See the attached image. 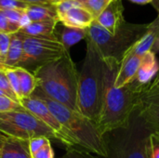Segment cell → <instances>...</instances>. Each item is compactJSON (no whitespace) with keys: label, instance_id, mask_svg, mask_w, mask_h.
<instances>
[{"label":"cell","instance_id":"10","mask_svg":"<svg viewBox=\"0 0 159 158\" xmlns=\"http://www.w3.org/2000/svg\"><path fill=\"white\" fill-rule=\"evenodd\" d=\"M136 113L152 132L157 131L159 127V89L143 93Z\"/></svg>","mask_w":159,"mask_h":158},{"label":"cell","instance_id":"33","mask_svg":"<svg viewBox=\"0 0 159 158\" xmlns=\"http://www.w3.org/2000/svg\"><path fill=\"white\" fill-rule=\"evenodd\" d=\"M157 89H159V72L158 74H157V76L154 78V80L152 81L151 85L145 90V92H152V91H155V90H157Z\"/></svg>","mask_w":159,"mask_h":158},{"label":"cell","instance_id":"24","mask_svg":"<svg viewBox=\"0 0 159 158\" xmlns=\"http://www.w3.org/2000/svg\"><path fill=\"white\" fill-rule=\"evenodd\" d=\"M27 111L20 102H15L7 96H0V113L24 112Z\"/></svg>","mask_w":159,"mask_h":158},{"label":"cell","instance_id":"17","mask_svg":"<svg viewBox=\"0 0 159 158\" xmlns=\"http://www.w3.org/2000/svg\"><path fill=\"white\" fill-rule=\"evenodd\" d=\"M159 35V15L149 24L142 38L129 49L132 53L143 56L151 50L157 37Z\"/></svg>","mask_w":159,"mask_h":158},{"label":"cell","instance_id":"27","mask_svg":"<svg viewBox=\"0 0 159 158\" xmlns=\"http://www.w3.org/2000/svg\"><path fill=\"white\" fill-rule=\"evenodd\" d=\"M20 28L19 25L13 24L10 21H8V20L4 15L3 11L0 10V32L8 34H12L18 33L20 31Z\"/></svg>","mask_w":159,"mask_h":158},{"label":"cell","instance_id":"36","mask_svg":"<svg viewBox=\"0 0 159 158\" xmlns=\"http://www.w3.org/2000/svg\"><path fill=\"white\" fill-rule=\"evenodd\" d=\"M151 51L153 53H155V54L159 52V35L157 37V39H156V41H155V43H154V45H153V47L151 48Z\"/></svg>","mask_w":159,"mask_h":158},{"label":"cell","instance_id":"28","mask_svg":"<svg viewBox=\"0 0 159 158\" xmlns=\"http://www.w3.org/2000/svg\"><path fill=\"white\" fill-rule=\"evenodd\" d=\"M79 6H81V4L77 0H63L60 2L59 4L56 5V12L59 19L73 7H79Z\"/></svg>","mask_w":159,"mask_h":158},{"label":"cell","instance_id":"22","mask_svg":"<svg viewBox=\"0 0 159 158\" xmlns=\"http://www.w3.org/2000/svg\"><path fill=\"white\" fill-rule=\"evenodd\" d=\"M112 0H81V6L85 7L91 15L96 18L103 11V9L111 3Z\"/></svg>","mask_w":159,"mask_h":158},{"label":"cell","instance_id":"32","mask_svg":"<svg viewBox=\"0 0 159 158\" xmlns=\"http://www.w3.org/2000/svg\"><path fill=\"white\" fill-rule=\"evenodd\" d=\"M2 11L4 15L6 16V18L8 20V21L17 25H19L22 15L25 13V9H7V10H2Z\"/></svg>","mask_w":159,"mask_h":158},{"label":"cell","instance_id":"2","mask_svg":"<svg viewBox=\"0 0 159 158\" xmlns=\"http://www.w3.org/2000/svg\"><path fill=\"white\" fill-rule=\"evenodd\" d=\"M37 88L48 99L77 111L78 72L69 51L34 73Z\"/></svg>","mask_w":159,"mask_h":158},{"label":"cell","instance_id":"25","mask_svg":"<svg viewBox=\"0 0 159 158\" xmlns=\"http://www.w3.org/2000/svg\"><path fill=\"white\" fill-rule=\"evenodd\" d=\"M0 90L3 91L6 96L9 97L10 99L14 100L15 102H20V101L18 100V98L16 97V95L13 93V91L11 89L7 76L6 72L3 68H0Z\"/></svg>","mask_w":159,"mask_h":158},{"label":"cell","instance_id":"16","mask_svg":"<svg viewBox=\"0 0 159 158\" xmlns=\"http://www.w3.org/2000/svg\"><path fill=\"white\" fill-rule=\"evenodd\" d=\"M0 158H31L29 141L7 137L0 147Z\"/></svg>","mask_w":159,"mask_h":158},{"label":"cell","instance_id":"1","mask_svg":"<svg viewBox=\"0 0 159 158\" xmlns=\"http://www.w3.org/2000/svg\"><path fill=\"white\" fill-rule=\"evenodd\" d=\"M105 74L102 103L97 127L105 136L116 130L125 129L137 110L143 93L147 89L140 86L135 79L122 88L115 87L116 76L120 63L112 58H104Z\"/></svg>","mask_w":159,"mask_h":158},{"label":"cell","instance_id":"30","mask_svg":"<svg viewBox=\"0 0 159 158\" xmlns=\"http://www.w3.org/2000/svg\"><path fill=\"white\" fill-rule=\"evenodd\" d=\"M60 158H98L91 155V153L85 150H79L75 147L68 148L67 152Z\"/></svg>","mask_w":159,"mask_h":158},{"label":"cell","instance_id":"29","mask_svg":"<svg viewBox=\"0 0 159 158\" xmlns=\"http://www.w3.org/2000/svg\"><path fill=\"white\" fill-rule=\"evenodd\" d=\"M11 40V34L0 32V64L6 58Z\"/></svg>","mask_w":159,"mask_h":158},{"label":"cell","instance_id":"19","mask_svg":"<svg viewBox=\"0 0 159 158\" xmlns=\"http://www.w3.org/2000/svg\"><path fill=\"white\" fill-rule=\"evenodd\" d=\"M23 54V42L21 34L18 32L11 34L10 45L6 55L5 60L0 64V66L14 68L17 67L19 62L20 61Z\"/></svg>","mask_w":159,"mask_h":158},{"label":"cell","instance_id":"15","mask_svg":"<svg viewBox=\"0 0 159 158\" xmlns=\"http://www.w3.org/2000/svg\"><path fill=\"white\" fill-rule=\"evenodd\" d=\"M60 22L65 26L88 29L95 20L94 17L82 6L73 7L59 19Z\"/></svg>","mask_w":159,"mask_h":158},{"label":"cell","instance_id":"40","mask_svg":"<svg viewBox=\"0 0 159 158\" xmlns=\"http://www.w3.org/2000/svg\"><path fill=\"white\" fill-rule=\"evenodd\" d=\"M49 1H50V3H51L52 5L56 6L57 4H59L60 2H61V1H63V0H49Z\"/></svg>","mask_w":159,"mask_h":158},{"label":"cell","instance_id":"23","mask_svg":"<svg viewBox=\"0 0 159 158\" xmlns=\"http://www.w3.org/2000/svg\"><path fill=\"white\" fill-rule=\"evenodd\" d=\"M0 68H3L5 70L6 74L8 79V82H9V85L11 87V89H12L13 93L16 95V97L18 98V100L20 102L22 99V95H21V91H20L19 76H18V74H17L15 68H8V67H4V66H0Z\"/></svg>","mask_w":159,"mask_h":158},{"label":"cell","instance_id":"5","mask_svg":"<svg viewBox=\"0 0 159 158\" xmlns=\"http://www.w3.org/2000/svg\"><path fill=\"white\" fill-rule=\"evenodd\" d=\"M147 24H133L125 21L118 31L112 34L96 20L88 28L87 37L90 39L103 58H112L121 63L128 51L142 38Z\"/></svg>","mask_w":159,"mask_h":158},{"label":"cell","instance_id":"35","mask_svg":"<svg viewBox=\"0 0 159 158\" xmlns=\"http://www.w3.org/2000/svg\"><path fill=\"white\" fill-rule=\"evenodd\" d=\"M31 23V20H30V19H29V17L27 16V14H26V12L22 15V17H21V19H20V23H19V25H20V29H22V28H24L25 26H27L28 24H30Z\"/></svg>","mask_w":159,"mask_h":158},{"label":"cell","instance_id":"14","mask_svg":"<svg viewBox=\"0 0 159 158\" xmlns=\"http://www.w3.org/2000/svg\"><path fill=\"white\" fill-rule=\"evenodd\" d=\"M88 35V29H79L65 26L61 22H58L54 30L55 38L63 46L66 51L80 42L83 39H86Z\"/></svg>","mask_w":159,"mask_h":158},{"label":"cell","instance_id":"26","mask_svg":"<svg viewBox=\"0 0 159 158\" xmlns=\"http://www.w3.org/2000/svg\"><path fill=\"white\" fill-rule=\"evenodd\" d=\"M31 158H55L50 140H48L39 149L31 154Z\"/></svg>","mask_w":159,"mask_h":158},{"label":"cell","instance_id":"4","mask_svg":"<svg viewBox=\"0 0 159 158\" xmlns=\"http://www.w3.org/2000/svg\"><path fill=\"white\" fill-rule=\"evenodd\" d=\"M33 95L46 102L53 115L57 118L75 145L99 156L108 157L109 150L104 138L105 136L101 133L93 121L81 113L71 110L66 106L48 99L38 88L34 90Z\"/></svg>","mask_w":159,"mask_h":158},{"label":"cell","instance_id":"39","mask_svg":"<svg viewBox=\"0 0 159 158\" xmlns=\"http://www.w3.org/2000/svg\"><path fill=\"white\" fill-rule=\"evenodd\" d=\"M7 137H8V136H7L6 134L2 133V132L0 131V147H1V145L3 144V142L7 140Z\"/></svg>","mask_w":159,"mask_h":158},{"label":"cell","instance_id":"12","mask_svg":"<svg viewBox=\"0 0 159 158\" xmlns=\"http://www.w3.org/2000/svg\"><path fill=\"white\" fill-rule=\"evenodd\" d=\"M141 60L142 56L134 54L130 50L128 51V53L123 58L116 74L115 80L116 88H119L125 87L135 79L138 69L140 67Z\"/></svg>","mask_w":159,"mask_h":158},{"label":"cell","instance_id":"37","mask_svg":"<svg viewBox=\"0 0 159 158\" xmlns=\"http://www.w3.org/2000/svg\"><path fill=\"white\" fill-rule=\"evenodd\" d=\"M129 1L135 4H139V5H145V4H149L152 2V0H129Z\"/></svg>","mask_w":159,"mask_h":158},{"label":"cell","instance_id":"3","mask_svg":"<svg viewBox=\"0 0 159 158\" xmlns=\"http://www.w3.org/2000/svg\"><path fill=\"white\" fill-rule=\"evenodd\" d=\"M86 41V56L78 73L77 109L97 125L102 103L105 61L94 43L88 37Z\"/></svg>","mask_w":159,"mask_h":158},{"label":"cell","instance_id":"11","mask_svg":"<svg viewBox=\"0 0 159 158\" xmlns=\"http://www.w3.org/2000/svg\"><path fill=\"white\" fill-rule=\"evenodd\" d=\"M124 7L122 0H112L103 11L96 18L97 23L108 31L110 34H116L121 25L126 21L124 20Z\"/></svg>","mask_w":159,"mask_h":158},{"label":"cell","instance_id":"13","mask_svg":"<svg viewBox=\"0 0 159 158\" xmlns=\"http://www.w3.org/2000/svg\"><path fill=\"white\" fill-rule=\"evenodd\" d=\"M159 72V62L156 54L151 50L142 56L135 81L142 87L148 88Z\"/></svg>","mask_w":159,"mask_h":158},{"label":"cell","instance_id":"41","mask_svg":"<svg viewBox=\"0 0 159 158\" xmlns=\"http://www.w3.org/2000/svg\"><path fill=\"white\" fill-rule=\"evenodd\" d=\"M0 96H6V95H5V93H4L3 91L0 90Z\"/></svg>","mask_w":159,"mask_h":158},{"label":"cell","instance_id":"34","mask_svg":"<svg viewBox=\"0 0 159 158\" xmlns=\"http://www.w3.org/2000/svg\"><path fill=\"white\" fill-rule=\"evenodd\" d=\"M27 5H41V4H51L49 0H19Z\"/></svg>","mask_w":159,"mask_h":158},{"label":"cell","instance_id":"42","mask_svg":"<svg viewBox=\"0 0 159 158\" xmlns=\"http://www.w3.org/2000/svg\"><path fill=\"white\" fill-rule=\"evenodd\" d=\"M77 1H81V0H77Z\"/></svg>","mask_w":159,"mask_h":158},{"label":"cell","instance_id":"6","mask_svg":"<svg viewBox=\"0 0 159 158\" xmlns=\"http://www.w3.org/2000/svg\"><path fill=\"white\" fill-rule=\"evenodd\" d=\"M0 131L8 137L26 141L36 137L58 141L56 134L28 111L0 113Z\"/></svg>","mask_w":159,"mask_h":158},{"label":"cell","instance_id":"8","mask_svg":"<svg viewBox=\"0 0 159 158\" xmlns=\"http://www.w3.org/2000/svg\"><path fill=\"white\" fill-rule=\"evenodd\" d=\"M123 137L115 151L116 158H150V135L152 131L138 115L133 114L129 126L122 129Z\"/></svg>","mask_w":159,"mask_h":158},{"label":"cell","instance_id":"31","mask_svg":"<svg viewBox=\"0 0 159 158\" xmlns=\"http://www.w3.org/2000/svg\"><path fill=\"white\" fill-rule=\"evenodd\" d=\"M29 5L19 0H0V10L7 9H26Z\"/></svg>","mask_w":159,"mask_h":158},{"label":"cell","instance_id":"9","mask_svg":"<svg viewBox=\"0 0 159 158\" xmlns=\"http://www.w3.org/2000/svg\"><path fill=\"white\" fill-rule=\"evenodd\" d=\"M20 102L29 113H31L38 120L44 123L56 134L59 142H61L67 148L75 146L73 140L65 132L61 125L53 115V114L51 113V111L44 101L32 95L28 98H23Z\"/></svg>","mask_w":159,"mask_h":158},{"label":"cell","instance_id":"18","mask_svg":"<svg viewBox=\"0 0 159 158\" xmlns=\"http://www.w3.org/2000/svg\"><path fill=\"white\" fill-rule=\"evenodd\" d=\"M60 22L56 20H45V21H33L24 28L20 29L19 33L33 37L40 38H55L54 30L56 25ZM56 39V38H55Z\"/></svg>","mask_w":159,"mask_h":158},{"label":"cell","instance_id":"21","mask_svg":"<svg viewBox=\"0 0 159 158\" xmlns=\"http://www.w3.org/2000/svg\"><path fill=\"white\" fill-rule=\"evenodd\" d=\"M14 68L19 76L22 99L32 96L34 90L37 88V81L35 76L34 75L33 73L21 67H14Z\"/></svg>","mask_w":159,"mask_h":158},{"label":"cell","instance_id":"20","mask_svg":"<svg viewBox=\"0 0 159 158\" xmlns=\"http://www.w3.org/2000/svg\"><path fill=\"white\" fill-rule=\"evenodd\" d=\"M25 12L29 17L31 22L45 21L51 20H59V17L56 12V6L52 4L30 5L25 9Z\"/></svg>","mask_w":159,"mask_h":158},{"label":"cell","instance_id":"38","mask_svg":"<svg viewBox=\"0 0 159 158\" xmlns=\"http://www.w3.org/2000/svg\"><path fill=\"white\" fill-rule=\"evenodd\" d=\"M151 4L154 7V8L157 11V13H158L159 15V0H152Z\"/></svg>","mask_w":159,"mask_h":158},{"label":"cell","instance_id":"7","mask_svg":"<svg viewBox=\"0 0 159 158\" xmlns=\"http://www.w3.org/2000/svg\"><path fill=\"white\" fill-rule=\"evenodd\" d=\"M20 34L23 42V54L17 67H21L31 73L61 58L66 52L63 46L55 38H40Z\"/></svg>","mask_w":159,"mask_h":158}]
</instances>
